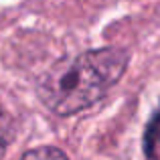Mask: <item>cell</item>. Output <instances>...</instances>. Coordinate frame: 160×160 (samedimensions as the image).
<instances>
[{
  "instance_id": "cell-1",
  "label": "cell",
  "mask_w": 160,
  "mask_h": 160,
  "mask_svg": "<svg viewBox=\"0 0 160 160\" xmlns=\"http://www.w3.org/2000/svg\"><path fill=\"white\" fill-rule=\"evenodd\" d=\"M128 53L122 49L87 51L69 61H61L43 77L39 98L57 116L83 112L106 95L124 75Z\"/></svg>"
},
{
  "instance_id": "cell-2",
  "label": "cell",
  "mask_w": 160,
  "mask_h": 160,
  "mask_svg": "<svg viewBox=\"0 0 160 160\" xmlns=\"http://www.w3.org/2000/svg\"><path fill=\"white\" fill-rule=\"evenodd\" d=\"M144 150L150 160H160V113L150 120L144 134Z\"/></svg>"
},
{
  "instance_id": "cell-3",
  "label": "cell",
  "mask_w": 160,
  "mask_h": 160,
  "mask_svg": "<svg viewBox=\"0 0 160 160\" xmlns=\"http://www.w3.org/2000/svg\"><path fill=\"white\" fill-rule=\"evenodd\" d=\"M10 140H12V120H10V113L0 103V158L6 152Z\"/></svg>"
},
{
  "instance_id": "cell-4",
  "label": "cell",
  "mask_w": 160,
  "mask_h": 160,
  "mask_svg": "<svg viewBox=\"0 0 160 160\" xmlns=\"http://www.w3.org/2000/svg\"><path fill=\"white\" fill-rule=\"evenodd\" d=\"M20 160H69L61 150L51 148V146H43V148H35L27 152Z\"/></svg>"
}]
</instances>
